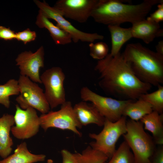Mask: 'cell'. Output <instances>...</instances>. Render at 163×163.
I'll return each mask as SVG.
<instances>
[{"label":"cell","mask_w":163,"mask_h":163,"mask_svg":"<svg viewBox=\"0 0 163 163\" xmlns=\"http://www.w3.org/2000/svg\"><path fill=\"white\" fill-rule=\"evenodd\" d=\"M94 70L99 74L100 87L119 100L136 101L152 87L136 77L120 52L114 56L108 54L98 60Z\"/></svg>","instance_id":"6da1fadb"},{"label":"cell","mask_w":163,"mask_h":163,"mask_svg":"<svg viewBox=\"0 0 163 163\" xmlns=\"http://www.w3.org/2000/svg\"><path fill=\"white\" fill-rule=\"evenodd\" d=\"M128 0H99L91 17L96 22L119 25L125 22L132 24L145 19L153 6L163 0H145L136 5L127 4Z\"/></svg>","instance_id":"7a4b0ae2"},{"label":"cell","mask_w":163,"mask_h":163,"mask_svg":"<svg viewBox=\"0 0 163 163\" xmlns=\"http://www.w3.org/2000/svg\"><path fill=\"white\" fill-rule=\"evenodd\" d=\"M122 54L141 81L152 86L163 84V56L139 43L128 44Z\"/></svg>","instance_id":"3957f363"},{"label":"cell","mask_w":163,"mask_h":163,"mask_svg":"<svg viewBox=\"0 0 163 163\" xmlns=\"http://www.w3.org/2000/svg\"><path fill=\"white\" fill-rule=\"evenodd\" d=\"M126 131L123 136L132 151L134 163H151L155 151L156 144L145 130L140 121H127Z\"/></svg>","instance_id":"277c9868"},{"label":"cell","mask_w":163,"mask_h":163,"mask_svg":"<svg viewBox=\"0 0 163 163\" xmlns=\"http://www.w3.org/2000/svg\"><path fill=\"white\" fill-rule=\"evenodd\" d=\"M126 117L124 116L114 122L105 119L103 128L100 133H89V137L94 140L89 143L90 146L110 158L116 150L117 141L126 132Z\"/></svg>","instance_id":"5b68a950"},{"label":"cell","mask_w":163,"mask_h":163,"mask_svg":"<svg viewBox=\"0 0 163 163\" xmlns=\"http://www.w3.org/2000/svg\"><path fill=\"white\" fill-rule=\"evenodd\" d=\"M39 117L40 126L45 131L49 128H55L70 130L79 136H82V133L78 128L81 129L82 126L78 120L70 101H66L62 104L58 110L49 111Z\"/></svg>","instance_id":"8992f818"},{"label":"cell","mask_w":163,"mask_h":163,"mask_svg":"<svg viewBox=\"0 0 163 163\" xmlns=\"http://www.w3.org/2000/svg\"><path fill=\"white\" fill-rule=\"evenodd\" d=\"M19 95L16 101L21 108L29 107L36 109L42 114L47 113L50 109L43 89L28 77L20 75L18 80Z\"/></svg>","instance_id":"52a82bcc"},{"label":"cell","mask_w":163,"mask_h":163,"mask_svg":"<svg viewBox=\"0 0 163 163\" xmlns=\"http://www.w3.org/2000/svg\"><path fill=\"white\" fill-rule=\"evenodd\" d=\"M80 94L83 101L91 102L102 116L113 122L118 120L123 116L126 106L132 101L118 100L103 96L86 86L81 88Z\"/></svg>","instance_id":"ba28073f"},{"label":"cell","mask_w":163,"mask_h":163,"mask_svg":"<svg viewBox=\"0 0 163 163\" xmlns=\"http://www.w3.org/2000/svg\"><path fill=\"white\" fill-rule=\"evenodd\" d=\"M34 1L42 14L48 18L53 19L56 21V25L68 33L74 43H77L79 41L93 43L96 40L104 39L103 36L97 33H87L78 30L66 20L59 10L54 7L50 6L45 1Z\"/></svg>","instance_id":"9c48e42d"},{"label":"cell","mask_w":163,"mask_h":163,"mask_svg":"<svg viewBox=\"0 0 163 163\" xmlns=\"http://www.w3.org/2000/svg\"><path fill=\"white\" fill-rule=\"evenodd\" d=\"M45 88L44 93L50 108L53 109L66 101L64 86L65 75L59 67H53L45 71L40 76Z\"/></svg>","instance_id":"30bf717a"},{"label":"cell","mask_w":163,"mask_h":163,"mask_svg":"<svg viewBox=\"0 0 163 163\" xmlns=\"http://www.w3.org/2000/svg\"><path fill=\"white\" fill-rule=\"evenodd\" d=\"M15 107L14 116L15 125L11 129L13 136L18 139H24L35 135L40 126V117L35 109L31 107L23 109L18 104Z\"/></svg>","instance_id":"8fae6325"},{"label":"cell","mask_w":163,"mask_h":163,"mask_svg":"<svg viewBox=\"0 0 163 163\" xmlns=\"http://www.w3.org/2000/svg\"><path fill=\"white\" fill-rule=\"evenodd\" d=\"M99 0H59L53 6L65 17L80 23L91 17Z\"/></svg>","instance_id":"7c38bea8"},{"label":"cell","mask_w":163,"mask_h":163,"mask_svg":"<svg viewBox=\"0 0 163 163\" xmlns=\"http://www.w3.org/2000/svg\"><path fill=\"white\" fill-rule=\"evenodd\" d=\"M44 51L43 46L36 52L25 51L19 54L15 59L21 75L28 77L33 82L41 84L40 70L44 66Z\"/></svg>","instance_id":"4fadbf2b"},{"label":"cell","mask_w":163,"mask_h":163,"mask_svg":"<svg viewBox=\"0 0 163 163\" xmlns=\"http://www.w3.org/2000/svg\"><path fill=\"white\" fill-rule=\"evenodd\" d=\"M74 112L79 122L82 126L94 124L103 126L105 118L92 104L82 101L73 107Z\"/></svg>","instance_id":"5bb4252c"},{"label":"cell","mask_w":163,"mask_h":163,"mask_svg":"<svg viewBox=\"0 0 163 163\" xmlns=\"http://www.w3.org/2000/svg\"><path fill=\"white\" fill-rule=\"evenodd\" d=\"M132 24L131 28L133 38L140 39L146 44L163 36V30L160 28L159 23L144 19Z\"/></svg>","instance_id":"9a60e30c"},{"label":"cell","mask_w":163,"mask_h":163,"mask_svg":"<svg viewBox=\"0 0 163 163\" xmlns=\"http://www.w3.org/2000/svg\"><path fill=\"white\" fill-rule=\"evenodd\" d=\"M14 123L12 115L4 114L0 118V156L4 159L8 157L12 150L13 142L10 133Z\"/></svg>","instance_id":"2e32d148"},{"label":"cell","mask_w":163,"mask_h":163,"mask_svg":"<svg viewBox=\"0 0 163 163\" xmlns=\"http://www.w3.org/2000/svg\"><path fill=\"white\" fill-rule=\"evenodd\" d=\"M36 24L40 28H44L48 30L54 42L57 45H66L72 41V37L68 33L55 25L39 10Z\"/></svg>","instance_id":"e0dca14e"},{"label":"cell","mask_w":163,"mask_h":163,"mask_svg":"<svg viewBox=\"0 0 163 163\" xmlns=\"http://www.w3.org/2000/svg\"><path fill=\"white\" fill-rule=\"evenodd\" d=\"M163 113L153 110L140 120L144 129L152 134L155 144L160 145L163 144Z\"/></svg>","instance_id":"ac0fdd59"},{"label":"cell","mask_w":163,"mask_h":163,"mask_svg":"<svg viewBox=\"0 0 163 163\" xmlns=\"http://www.w3.org/2000/svg\"><path fill=\"white\" fill-rule=\"evenodd\" d=\"M46 156L44 154L36 155L30 152L25 142L18 145L14 154L0 161V163H34L44 161Z\"/></svg>","instance_id":"d6986e66"},{"label":"cell","mask_w":163,"mask_h":163,"mask_svg":"<svg viewBox=\"0 0 163 163\" xmlns=\"http://www.w3.org/2000/svg\"><path fill=\"white\" fill-rule=\"evenodd\" d=\"M108 28L111 41V49L110 53L114 56L120 52L123 45L133 38L131 27L125 28L119 25H109Z\"/></svg>","instance_id":"ffe728a7"},{"label":"cell","mask_w":163,"mask_h":163,"mask_svg":"<svg viewBox=\"0 0 163 163\" xmlns=\"http://www.w3.org/2000/svg\"><path fill=\"white\" fill-rule=\"evenodd\" d=\"M153 111L151 105L140 97L136 101H131L127 104L123 111V116L128 117L133 120L139 121Z\"/></svg>","instance_id":"44dd1931"},{"label":"cell","mask_w":163,"mask_h":163,"mask_svg":"<svg viewBox=\"0 0 163 163\" xmlns=\"http://www.w3.org/2000/svg\"><path fill=\"white\" fill-rule=\"evenodd\" d=\"M73 154L76 163H104L109 159L105 155L90 145L81 153Z\"/></svg>","instance_id":"7402d4cb"},{"label":"cell","mask_w":163,"mask_h":163,"mask_svg":"<svg viewBox=\"0 0 163 163\" xmlns=\"http://www.w3.org/2000/svg\"><path fill=\"white\" fill-rule=\"evenodd\" d=\"M19 93L18 81L14 79L9 80L5 84L0 85V104L7 108H9V97L19 94Z\"/></svg>","instance_id":"603a6c76"},{"label":"cell","mask_w":163,"mask_h":163,"mask_svg":"<svg viewBox=\"0 0 163 163\" xmlns=\"http://www.w3.org/2000/svg\"><path fill=\"white\" fill-rule=\"evenodd\" d=\"M107 162L104 163H134V156L126 141L123 142Z\"/></svg>","instance_id":"cb8c5ba5"},{"label":"cell","mask_w":163,"mask_h":163,"mask_svg":"<svg viewBox=\"0 0 163 163\" xmlns=\"http://www.w3.org/2000/svg\"><path fill=\"white\" fill-rule=\"evenodd\" d=\"M157 87L155 91L143 94L140 97L149 103L153 110L162 114L163 112V86L160 85Z\"/></svg>","instance_id":"d4e9b609"},{"label":"cell","mask_w":163,"mask_h":163,"mask_svg":"<svg viewBox=\"0 0 163 163\" xmlns=\"http://www.w3.org/2000/svg\"><path fill=\"white\" fill-rule=\"evenodd\" d=\"M89 46L90 55L94 59L98 60L102 59L108 54L109 47L104 42H99L95 43H91Z\"/></svg>","instance_id":"484cf974"},{"label":"cell","mask_w":163,"mask_h":163,"mask_svg":"<svg viewBox=\"0 0 163 163\" xmlns=\"http://www.w3.org/2000/svg\"><path fill=\"white\" fill-rule=\"evenodd\" d=\"M37 37L35 32L27 28L22 31L16 33L15 39L22 41L24 44L35 40Z\"/></svg>","instance_id":"4316f807"},{"label":"cell","mask_w":163,"mask_h":163,"mask_svg":"<svg viewBox=\"0 0 163 163\" xmlns=\"http://www.w3.org/2000/svg\"><path fill=\"white\" fill-rule=\"evenodd\" d=\"M157 9L150 14L146 20L154 23H159L163 21V2L158 4Z\"/></svg>","instance_id":"83f0119b"},{"label":"cell","mask_w":163,"mask_h":163,"mask_svg":"<svg viewBox=\"0 0 163 163\" xmlns=\"http://www.w3.org/2000/svg\"><path fill=\"white\" fill-rule=\"evenodd\" d=\"M16 33L9 28L0 26V39L5 40H11L15 39Z\"/></svg>","instance_id":"f1b7e54d"},{"label":"cell","mask_w":163,"mask_h":163,"mask_svg":"<svg viewBox=\"0 0 163 163\" xmlns=\"http://www.w3.org/2000/svg\"><path fill=\"white\" fill-rule=\"evenodd\" d=\"M61 152L62 158V163H76L73 153L66 149L62 150Z\"/></svg>","instance_id":"f546056e"},{"label":"cell","mask_w":163,"mask_h":163,"mask_svg":"<svg viewBox=\"0 0 163 163\" xmlns=\"http://www.w3.org/2000/svg\"><path fill=\"white\" fill-rule=\"evenodd\" d=\"M153 156L154 159L152 161L154 163H163V146L156 150Z\"/></svg>","instance_id":"4dcf8cb0"},{"label":"cell","mask_w":163,"mask_h":163,"mask_svg":"<svg viewBox=\"0 0 163 163\" xmlns=\"http://www.w3.org/2000/svg\"><path fill=\"white\" fill-rule=\"evenodd\" d=\"M156 52L158 54L163 56V40L159 41L155 46Z\"/></svg>","instance_id":"1f68e13d"},{"label":"cell","mask_w":163,"mask_h":163,"mask_svg":"<svg viewBox=\"0 0 163 163\" xmlns=\"http://www.w3.org/2000/svg\"><path fill=\"white\" fill-rule=\"evenodd\" d=\"M47 163H53V161L51 159H48L47 161Z\"/></svg>","instance_id":"d6a6232c"},{"label":"cell","mask_w":163,"mask_h":163,"mask_svg":"<svg viewBox=\"0 0 163 163\" xmlns=\"http://www.w3.org/2000/svg\"><path fill=\"white\" fill-rule=\"evenodd\" d=\"M151 163H154V162H153L152 161V162H151Z\"/></svg>","instance_id":"836d02e7"}]
</instances>
